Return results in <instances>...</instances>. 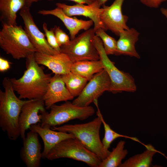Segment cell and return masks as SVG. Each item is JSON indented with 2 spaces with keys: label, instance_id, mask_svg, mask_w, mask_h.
<instances>
[{
  "label": "cell",
  "instance_id": "31",
  "mask_svg": "<svg viewBox=\"0 0 167 167\" xmlns=\"http://www.w3.org/2000/svg\"><path fill=\"white\" fill-rule=\"evenodd\" d=\"M75 2L76 4L91 5L97 2V0H67Z\"/></svg>",
  "mask_w": 167,
  "mask_h": 167
},
{
  "label": "cell",
  "instance_id": "20",
  "mask_svg": "<svg viewBox=\"0 0 167 167\" xmlns=\"http://www.w3.org/2000/svg\"><path fill=\"white\" fill-rule=\"evenodd\" d=\"M25 6V0H0V19L2 24L17 25V12Z\"/></svg>",
  "mask_w": 167,
  "mask_h": 167
},
{
  "label": "cell",
  "instance_id": "13",
  "mask_svg": "<svg viewBox=\"0 0 167 167\" xmlns=\"http://www.w3.org/2000/svg\"><path fill=\"white\" fill-rule=\"evenodd\" d=\"M38 134L30 130L23 139L20 152L21 159L27 167H40L42 158L41 145Z\"/></svg>",
  "mask_w": 167,
  "mask_h": 167
},
{
  "label": "cell",
  "instance_id": "19",
  "mask_svg": "<svg viewBox=\"0 0 167 167\" xmlns=\"http://www.w3.org/2000/svg\"><path fill=\"white\" fill-rule=\"evenodd\" d=\"M140 33L135 28H131L124 30L119 34L117 41L116 55H124L133 57L137 58L140 57L135 47V43L139 40Z\"/></svg>",
  "mask_w": 167,
  "mask_h": 167
},
{
  "label": "cell",
  "instance_id": "12",
  "mask_svg": "<svg viewBox=\"0 0 167 167\" xmlns=\"http://www.w3.org/2000/svg\"><path fill=\"white\" fill-rule=\"evenodd\" d=\"M44 101L42 99L28 100L23 106L19 118L20 136L23 139L25 132L33 124L40 123L42 114L46 112Z\"/></svg>",
  "mask_w": 167,
  "mask_h": 167
},
{
  "label": "cell",
  "instance_id": "26",
  "mask_svg": "<svg viewBox=\"0 0 167 167\" xmlns=\"http://www.w3.org/2000/svg\"><path fill=\"white\" fill-rule=\"evenodd\" d=\"M105 31L102 28H99L95 31V35L101 39L107 54H114L116 50L117 41L114 38L107 34Z\"/></svg>",
  "mask_w": 167,
  "mask_h": 167
},
{
  "label": "cell",
  "instance_id": "7",
  "mask_svg": "<svg viewBox=\"0 0 167 167\" xmlns=\"http://www.w3.org/2000/svg\"><path fill=\"white\" fill-rule=\"evenodd\" d=\"M93 42L99 54L100 60L110 80L109 91L114 94L122 91H135L136 87L133 78L129 74L119 70L110 61L105 51L101 39L95 35Z\"/></svg>",
  "mask_w": 167,
  "mask_h": 167
},
{
  "label": "cell",
  "instance_id": "2",
  "mask_svg": "<svg viewBox=\"0 0 167 167\" xmlns=\"http://www.w3.org/2000/svg\"><path fill=\"white\" fill-rule=\"evenodd\" d=\"M4 91L0 90V127L9 139L15 140L20 136L19 118L22 107L29 100H23L15 95L10 79L2 82Z\"/></svg>",
  "mask_w": 167,
  "mask_h": 167
},
{
  "label": "cell",
  "instance_id": "27",
  "mask_svg": "<svg viewBox=\"0 0 167 167\" xmlns=\"http://www.w3.org/2000/svg\"><path fill=\"white\" fill-rule=\"evenodd\" d=\"M43 28L45 32L46 40L50 46L59 53H60L61 46L58 43L53 28L48 30L46 24L44 22Z\"/></svg>",
  "mask_w": 167,
  "mask_h": 167
},
{
  "label": "cell",
  "instance_id": "11",
  "mask_svg": "<svg viewBox=\"0 0 167 167\" xmlns=\"http://www.w3.org/2000/svg\"><path fill=\"white\" fill-rule=\"evenodd\" d=\"M19 14L24 24V29L37 52L49 55L59 53L50 46L45 39V35L35 24L30 12V7L25 6L20 10Z\"/></svg>",
  "mask_w": 167,
  "mask_h": 167
},
{
  "label": "cell",
  "instance_id": "25",
  "mask_svg": "<svg viewBox=\"0 0 167 167\" xmlns=\"http://www.w3.org/2000/svg\"><path fill=\"white\" fill-rule=\"evenodd\" d=\"M93 102L97 109L96 115L97 117H99L101 119L102 123L104 126L105 134L104 137L101 141L104 148L108 150V149L110 147L112 143L114 140L119 137H124L131 139L134 141L141 143L143 145L144 144L141 143L138 139L136 137H131L120 134L113 130L110 128L109 125L107 124L104 120L98 107L97 99L94 100Z\"/></svg>",
  "mask_w": 167,
  "mask_h": 167
},
{
  "label": "cell",
  "instance_id": "28",
  "mask_svg": "<svg viewBox=\"0 0 167 167\" xmlns=\"http://www.w3.org/2000/svg\"><path fill=\"white\" fill-rule=\"evenodd\" d=\"M53 29L57 41L60 46L69 43L70 40L69 36L59 27L55 26Z\"/></svg>",
  "mask_w": 167,
  "mask_h": 167
},
{
  "label": "cell",
  "instance_id": "6",
  "mask_svg": "<svg viewBox=\"0 0 167 167\" xmlns=\"http://www.w3.org/2000/svg\"><path fill=\"white\" fill-rule=\"evenodd\" d=\"M63 158L82 161L91 167H99L102 161L76 138L66 139L58 143L50 150L45 159L52 161Z\"/></svg>",
  "mask_w": 167,
  "mask_h": 167
},
{
  "label": "cell",
  "instance_id": "33",
  "mask_svg": "<svg viewBox=\"0 0 167 167\" xmlns=\"http://www.w3.org/2000/svg\"><path fill=\"white\" fill-rule=\"evenodd\" d=\"M108 0H97V3L99 7L102 6H103L105 5V3Z\"/></svg>",
  "mask_w": 167,
  "mask_h": 167
},
{
  "label": "cell",
  "instance_id": "22",
  "mask_svg": "<svg viewBox=\"0 0 167 167\" xmlns=\"http://www.w3.org/2000/svg\"><path fill=\"white\" fill-rule=\"evenodd\" d=\"M146 150L143 152L135 155L126 160L119 167H149L152 165V162L154 155L157 152L154 147L150 144L145 145Z\"/></svg>",
  "mask_w": 167,
  "mask_h": 167
},
{
  "label": "cell",
  "instance_id": "18",
  "mask_svg": "<svg viewBox=\"0 0 167 167\" xmlns=\"http://www.w3.org/2000/svg\"><path fill=\"white\" fill-rule=\"evenodd\" d=\"M29 129L36 132L43 140L44 148L42 152V159H45L50 150L58 143L66 139L75 138L71 133L42 127L40 123L31 125Z\"/></svg>",
  "mask_w": 167,
  "mask_h": 167
},
{
  "label": "cell",
  "instance_id": "5",
  "mask_svg": "<svg viewBox=\"0 0 167 167\" xmlns=\"http://www.w3.org/2000/svg\"><path fill=\"white\" fill-rule=\"evenodd\" d=\"M50 109L49 113L46 112L42 114L40 123L42 127L51 128L73 119L83 120L95 113L94 108L92 106H79L68 101L60 105L54 104Z\"/></svg>",
  "mask_w": 167,
  "mask_h": 167
},
{
  "label": "cell",
  "instance_id": "15",
  "mask_svg": "<svg viewBox=\"0 0 167 167\" xmlns=\"http://www.w3.org/2000/svg\"><path fill=\"white\" fill-rule=\"evenodd\" d=\"M34 57L38 64L46 66L54 74L62 75L71 71L73 62L65 54L60 53L49 55L36 52Z\"/></svg>",
  "mask_w": 167,
  "mask_h": 167
},
{
  "label": "cell",
  "instance_id": "34",
  "mask_svg": "<svg viewBox=\"0 0 167 167\" xmlns=\"http://www.w3.org/2000/svg\"><path fill=\"white\" fill-rule=\"evenodd\" d=\"M162 14L167 19V8L162 7L160 9Z\"/></svg>",
  "mask_w": 167,
  "mask_h": 167
},
{
  "label": "cell",
  "instance_id": "24",
  "mask_svg": "<svg viewBox=\"0 0 167 167\" xmlns=\"http://www.w3.org/2000/svg\"><path fill=\"white\" fill-rule=\"evenodd\" d=\"M125 143L123 140L119 141L109 155L101 161L99 167H119L122 160L128 154L127 150L124 149Z\"/></svg>",
  "mask_w": 167,
  "mask_h": 167
},
{
  "label": "cell",
  "instance_id": "8",
  "mask_svg": "<svg viewBox=\"0 0 167 167\" xmlns=\"http://www.w3.org/2000/svg\"><path fill=\"white\" fill-rule=\"evenodd\" d=\"M95 32L93 28L86 30L71 40L68 44L61 46L60 53L66 54L73 63L99 60L93 42Z\"/></svg>",
  "mask_w": 167,
  "mask_h": 167
},
{
  "label": "cell",
  "instance_id": "30",
  "mask_svg": "<svg viewBox=\"0 0 167 167\" xmlns=\"http://www.w3.org/2000/svg\"><path fill=\"white\" fill-rule=\"evenodd\" d=\"M10 67V63L7 60L0 58V71L4 72L8 70Z\"/></svg>",
  "mask_w": 167,
  "mask_h": 167
},
{
  "label": "cell",
  "instance_id": "29",
  "mask_svg": "<svg viewBox=\"0 0 167 167\" xmlns=\"http://www.w3.org/2000/svg\"><path fill=\"white\" fill-rule=\"evenodd\" d=\"M167 0H139L142 4L150 8H157Z\"/></svg>",
  "mask_w": 167,
  "mask_h": 167
},
{
  "label": "cell",
  "instance_id": "1",
  "mask_svg": "<svg viewBox=\"0 0 167 167\" xmlns=\"http://www.w3.org/2000/svg\"><path fill=\"white\" fill-rule=\"evenodd\" d=\"M39 65L35 60L34 53L31 54L26 58V69L22 76L18 79H10L19 98L42 99L52 76L50 74H45Z\"/></svg>",
  "mask_w": 167,
  "mask_h": 167
},
{
  "label": "cell",
  "instance_id": "32",
  "mask_svg": "<svg viewBox=\"0 0 167 167\" xmlns=\"http://www.w3.org/2000/svg\"><path fill=\"white\" fill-rule=\"evenodd\" d=\"M40 0H25L26 5V6L30 7L32 4L34 2H37ZM49 1H52L53 0H48Z\"/></svg>",
  "mask_w": 167,
  "mask_h": 167
},
{
  "label": "cell",
  "instance_id": "3",
  "mask_svg": "<svg viewBox=\"0 0 167 167\" xmlns=\"http://www.w3.org/2000/svg\"><path fill=\"white\" fill-rule=\"evenodd\" d=\"M102 124L101 119L97 117L87 123L66 124L53 126L51 129L73 134L87 149L96 155L102 161L111 152L104 148L100 139L99 131Z\"/></svg>",
  "mask_w": 167,
  "mask_h": 167
},
{
  "label": "cell",
  "instance_id": "4",
  "mask_svg": "<svg viewBox=\"0 0 167 167\" xmlns=\"http://www.w3.org/2000/svg\"><path fill=\"white\" fill-rule=\"evenodd\" d=\"M0 46L15 59L26 58L37 52L21 25L2 24L0 31Z\"/></svg>",
  "mask_w": 167,
  "mask_h": 167
},
{
  "label": "cell",
  "instance_id": "14",
  "mask_svg": "<svg viewBox=\"0 0 167 167\" xmlns=\"http://www.w3.org/2000/svg\"><path fill=\"white\" fill-rule=\"evenodd\" d=\"M56 5L57 6L61 8L68 16L82 15L89 18L93 22V28L95 31L100 28L105 31L100 17L103 8L98 6L97 2L92 4L87 5L76 4L73 5H69L59 2L57 3Z\"/></svg>",
  "mask_w": 167,
  "mask_h": 167
},
{
  "label": "cell",
  "instance_id": "10",
  "mask_svg": "<svg viewBox=\"0 0 167 167\" xmlns=\"http://www.w3.org/2000/svg\"><path fill=\"white\" fill-rule=\"evenodd\" d=\"M125 0H115L110 6L103 5L100 16L105 30H109L118 36L121 32L129 28L126 24L128 17L122 12Z\"/></svg>",
  "mask_w": 167,
  "mask_h": 167
},
{
  "label": "cell",
  "instance_id": "21",
  "mask_svg": "<svg viewBox=\"0 0 167 167\" xmlns=\"http://www.w3.org/2000/svg\"><path fill=\"white\" fill-rule=\"evenodd\" d=\"M104 69L101 61H83L73 63L71 72L90 80L96 74Z\"/></svg>",
  "mask_w": 167,
  "mask_h": 167
},
{
  "label": "cell",
  "instance_id": "16",
  "mask_svg": "<svg viewBox=\"0 0 167 167\" xmlns=\"http://www.w3.org/2000/svg\"><path fill=\"white\" fill-rule=\"evenodd\" d=\"M74 98L65 86L61 75L55 74L51 78L42 99L46 109H49L53 105L57 102L66 101Z\"/></svg>",
  "mask_w": 167,
  "mask_h": 167
},
{
  "label": "cell",
  "instance_id": "9",
  "mask_svg": "<svg viewBox=\"0 0 167 167\" xmlns=\"http://www.w3.org/2000/svg\"><path fill=\"white\" fill-rule=\"evenodd\" d=\"M110 85L109 77L103 69L95 74L89 81L80 94L72 103L81 107L89 106L105 92L109 91Z\"/></svg>",
  "mask_w": 167,
  "mask_h": 167
},
{
  "label": "cell",
  "instance_id": "23",
  "mask_svg": "<svg viewBox=\"0 0 167 167\" xmlns=\"http://www.w3.org/2000/svg\"><path fill=\"white\" fill-rule=\"evenodd\" d=\"M61 77L66 88L74 97L78 96L80 94L88 81L71 71L61 75Z\"/></svg>",
  "mask_w": 167,
  "mask_h": 167
},
{
  "label": "cell",
  "instance_id": "17",
  "mask_svg": "<svg viewBox=\"0 0 167 167\" xmlns=\"http://www.w3.org/2000/svg\"><path fill=\"white\" fill-rule=\"evenodd\" d=\"M38 13L43 15H53L60 19L69 31L71 40L75 38L80 30H88L94 24L91 19L84 20L79 19L76 17L72 18L68 16L61 8L57 6L51 10H40Z\"/></svg>",
  "mask_w": 167,
  "mask_h": 167
}]
</instances>
